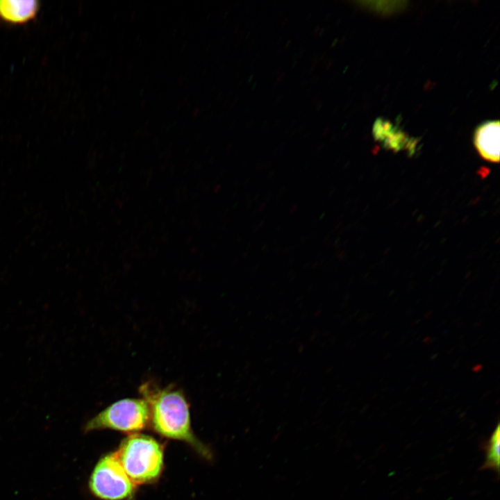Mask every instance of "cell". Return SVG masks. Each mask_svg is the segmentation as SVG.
Masks as SVG:
<instances>
[{"instance_id": "6da1fadb", "label": "cell", "mask_w": 500, "mask_h": 500, "mask_svg": "<svg viewBox=\"0 0 500 500\" xmlns=\"http://www.w3.org/2000/svg\"><path fill=\"white\" fill-rule=\"evenodd\" d=\"M140 392L150 409V425L160 435L190 444L203 457L212 460V451L193 434L189 404L182 391L160 388L147 383Z\"/></svg>"}, {"instance_id": "7a4b0ae2", "label": "cell", "mask_w": 500, "mask_h": 500, "mask_svg": "<svg viewBox=\"0 0 500 500\" xmlns=\"http://www.w3.org/2000/svg\"><path fill=\"white\" fill-rule=\"evenodd\" d=\"M117 456L129 478L136 484L156 480L163 466V451L153 438L131 434L119 446Z\"/></svg>"}, {"instance_id": "3957f363", "label": "cell", "mask_w": 500, "mask_h": 500, "mask_svg": "<svg viewBox=\"0 0 500 500\" xmlns=\"http://www.w3.org/2000/svg\"><path fill=\"white\" fill-rule=\"evenodd\" d=\"M150 424V409L145 399L126 398L110 405L90 419L85 432L110 428L124 432H137Z\"/></svg>"}, {"instance_id": "277c9868", "label": "cell", "mask_w": 500, "mask_h": 500, "mask_svg": "<svg viewBox=\"0 0 500 500\" xmlns=\"http://www.w3.org/2000/svg\"><path fill=\"white\" fill-rule=\"evenodd\" d=\"M136 485L122 466L116 453L101 458L90 476L89 488L103 500H122L133 496Z\"/></svg>"}, {"instance_id": "5b68a950", "label": "cell", "mask_w": 500, "mask_h": 500, "mask_svg": "<svg viewBox=\"0 0 500 500\" xmlns=\"http://www.w3.org/2000/svg\"><path fill=\"white\" fill-rule=\"evenodd\" d=\"M372 131L375 139L385 148L395 151L406 150L410 154L415 151L417 140L409 137L388 120L378 118L374 124Z\"/></svg>"}, {"instance_id": "8992f818", "label": "cell", "mask_w": 500, "mask_h": 500, "mask_svg": "<svg viewBox=\"0 0 500 500\" xmlns=\"http://www.w3.org/2000/svg\"><path fill=\"white\" fill-rule=\"evenodd\" d=\"M499 122L489 121L480 125L474 136V144L479 154L486 160H499Z\"/></svg>"}, {"instance_id": "52a82bcc", "label": "cell", "mask_w": 500, "mask_h": 500, "mask_svg": "<svg viewBox=\"0 0 500 500\" xmlns=\"http://www.w3.org/2000/svg\"><path fill=\"white\" fill-rule=\"evenodd\" d=\"M39 10L36 0H0V19L10 24H24L33 19Z\"/></svg>"}, {"instance_id": "ba28073f", "label": "cell", "mask_w": 500, "mask_h": 500, "mask_svg": "<svg viewBox=\"0 0 500 500\" xmlns=\"http://www.w3.org/2000/svg\"><path fill=\"white\" fill-rule=\"evenodd\" d=\"M485 460L480 469H490L499 473L500 465V428L497 424L491 436L482 444Z\"/></svg>"}, {"instance_id": "9c48e42d", "label": "cell", "mask_w": 500, "mask_h": 500, "mask_svg": "<svg viewBox=\"0 0 500 500\" xmlns=\"http://www.w3.org/2000/svg\"><path fill=\"white\" fill-rule=\"evenodd\" d=\"M365 3L371 9L382 13L399 10L406 4L405 1H369Z\"/></svg>"}]
</instances>
